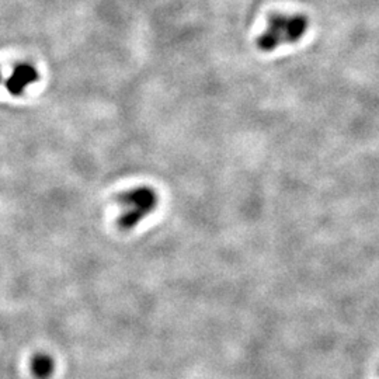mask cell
<instances>
[{"instance_id":"1","label":"cell","mask_w":379,"mask_h":379,"mask_svg":"<svg viewBox=\"0 0 379 379\" xmlns=\"http://www.w3.org/2000/svg\"><path fill=\"white\" fill-rule=\"evenodd\" d=\"M308 28L306 17L301 15H273L257 38V48L263 52H273L280 46L298 42Z\"/></svg>"},{"instance_id":"2","label":"cell","mask_w":379,"mask_h":379,"mask_svg":"<svg viewBox=\"0 0 379 379\" xmlns=\"http://www.w3.org/2000/svg\"><path fill=\"white\" fill-rule=\"evenodd\" d=\"M121 213L117 220L120 231L135 229L159 205V194L153 187L138 186L123 191L117 197Z\"/></svg>"},{"instance_id":"3","label":"cell","mask_w":379,"mask_h":379,"mask_svg":"<svg viewBox=\"0 0 379 379\" xmlns=\"http://www.w3.org/2000/svg\"><path fill=\"white\" fill-rule=\"evenodd\" d=\"M38 78L35 69L30 65H20L15 69L13 76H10L8 82V89L12 94L19 96L24 90V87L33 82H35Z\"/></svg>"},{"instance_id":"4","label":"cell","mask_w":379,"mask_h":379,"mask_svg":"<svg viewBox=\"0 0 379 379\" xmlns=\"http://www.w3.org/2000/svg\"><path fill=\"white\" fill-rule=\"evenodd\" d=\"M30 371L35 379H49L55 372V360L48 353H35L30 360Z\"/></svg>"}]
</instances>
